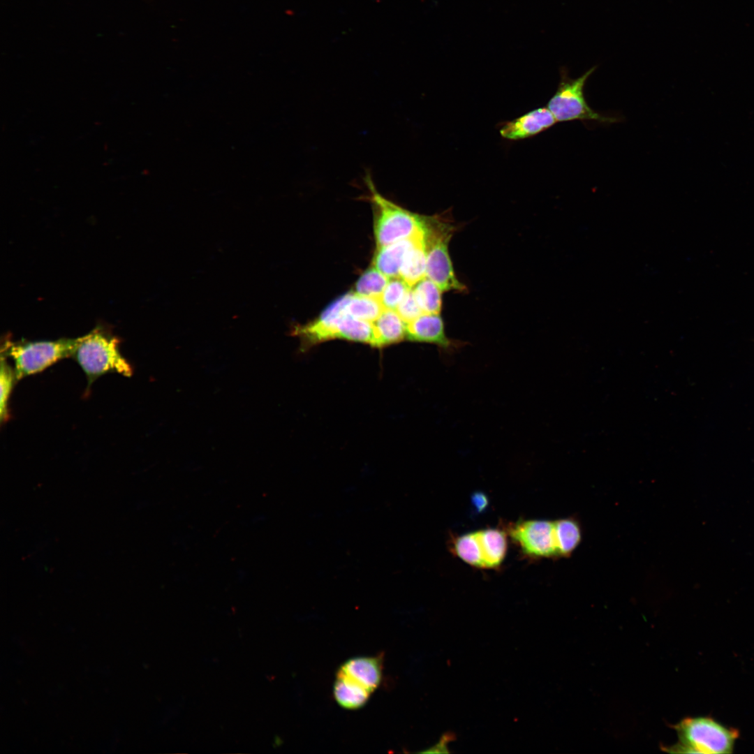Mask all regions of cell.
<instances>
[{
    "label": "cell",
    "mask_w": 754,
    "mask_h": 754,
    "mask_svg": "<svg viewBox=\"0 0 754 754\" xmlns=\"http://www.w3.org/2000/svg\"><path fill=\"white\" fill-rule=\"evenodd\" d=\"M119 339L105 330L96 328L79 337L72 357L84 372L88 387L100 376L117 373L130 377L133 370L119 349Z\"/></svg>",
    "instance_id": "cell-1"
},
{
    "label": "cell",
    "mask_w": 754,
    "mask_h": 754,
    "mask_svg": "<svg viewBox=\"0 0 754 754\" xmlns=\"http://www.w3.org/2000/svg\"><path fill=\"white\" fill-rule=\"evenodd\" d=\"M373 207L377 248L411 237L424 230L426 216L410 212L379 193L369 172L364 177Z\"/></svg>",
    "instance_id": "cell-2"
},
{
    "label": "cell",
    "mask_w": 754,
    "mask_h": 754,
    "mask_svg": "<svg viewBox=\"0 0 754 754\" xmlns=\"http://www.w3.org/2000/svg\"><path fill=\"white\" fill-rule=\"evenodd\" d=\"M674 727L679 740L667 748L672 753L728 754L739 737L737 730L710 716L686 718Z\"/></svg>",
    "instance_id": "cell-3"
},
{
    "label": "cell",
    "mask_w": 754,
    "mask_h": 754,
    "mask_svg": "<svg viewBox=\"0 0 754 754\" xmlns=\"http://www.w3.org/2000/svg\"><path fill=\"white\" fill-rule=\"evenodd\" d=\"M424 230L427 253L426 276L433 281L442 292H465L467 288L455 274L448 250V244L456 227L446 217L426 216Z\"/></svg>",
    "instance_id": "cell-4"
},
{
    "label": "cell",
    "mask_w": 754,
    "mask_h": 754,
    "mask_svg": "<svg viewBox=\"0 0 754 754\" xmlns=\"http://www.w3.org/2000/svg\"><path fill=\"white\" fill-rule=\"evenodd\" d=\"M78 341L79 338L37 341L6 340L1 346V355L13 360L16 378L20 380L72 357Z\"/></svg>",
    "instance_id": "cell-5"
},
{
    "label": "cell",
    "mask_w": 754,
    "mask_h": 754,
    "mask_svg": "<svg viewBox=\"0 0 754 754\" xmlns=\"http://www.w3.org/2000/svg\"><path fill=\"white\" fill-rule=\"evenodd\" d=\"M596 68L597 66H594L581 76L574 79L569 76L567 68H561V80L558 89L547 104V108L556 121L579 120L603 124L620 121L617 117L605 115L593 110L586 102L584 93V86Z\"/></svg>",
    "instance_id": "cell-6"
},
{
    "label": "cell",
    "mask_w": 754,
    "mask_h": 754,
    "mask_svg": "<svg viewBox=\"0 0 754 754\" xmlns=\"http://www.w3.org/2000/svg\"><path fill=\"white\" fill-rule=\"evenodd\" d=\"M508 533L526 556L536 559L559 557L552 521H518L509 526Z\"/></svg>",
    "instance_id": "cell-7"
},
{
    "label": "cell",
    "mask_w": 754,
    "mask_h": 754,
    "mask_svg": "<svg viewBox=\"0 0 754 754\" xmlns=\"http://www.w3.org/2000/svg\"><path fill=\"white\" fill-rule=\"evenodd\" d=\"M350 292L341 295L332 302L313 321L303 325H295L292 330V335L297 336L301 341L302 350L322 342L335 339L338 323L342 316L346 313V305Z\"/></svg>",
    "instance_id": "cell-8"
},
{
    "label": "cell",
    "mask_w": 754,
    "mask_h": 754,
    "mask_svg": "<svg viewBox=\"0 0 754 754\" xmlns=\"http://www.w3.org/2000/svg\"><path fill=\"white\" fill-rule=\"evenodd\" d=\"M406 339L435 344L447 352H452L464 345L463 342L447 337L443 318L436 313H422L407 323Z\"/></svg>",
    "instance_id": "cell-9"
},
{
    "label": "cell",
    "mask_w": 754,
    "mask_h": 754,
    "mask_svg": "<svg viewBox=\"0 0 754 754\" xmlns=\"http://www.w3.org/2000/svg\"><path fill=\"white\" fill-rule=\"evenodd\" d=\"M556 122L555 117L547 107L540 108L505 123L500 130V134L505 139L522 140L548 129Z\"/></svg>",
    "instance_id": "cell-10"
},
{
    "label": "cell",
    "mask_w": 754,
    "mask_h": 754,
    "mask_svg": "<svg viewBox=\"0 0 754 754\" xmlns=\"http://www.w3.org/2000/svg\"><path fill=\"white\" fill-rule=\"evenodd\" d=\"M337 674L350 679L372 693L380 683L381 658L379 657L350 658L341 665Z\"/></svg>",
    "instance_id": "cell-11"
},
{
    "label": "cell",
    "mask_w": 754,
    "mask_h": 754,
    "mask_svg": "<svg viewBox=\"0 0 754 754\" xmlns=\"http://www.w3.org/2000/svg\"><path fill=\"white\" fill-rule=\"evenodd\" d=\"M424 232V230L411 237L377 248L373 266L388 278L399 276L406 253Z\"/></svg>",
    "instance_id": "cell-12"
},
{
    "label": "cell",
    "mask_w": 754,
    "mask_h": 754,
    "mask_svg": "<svg viewBox=\"0 0 754 754\" xmlns=\"http://www.w3.org/2000/svg\"><path fill=\"white\" fill-rule=\"evenodd\" d=\"M374 347L382 348L406 339V323L394 310L385 309L373 323Z\"/></svg>",
    "instance_id": "cell-13"
},
{
    "label": "cell",
    "mask_w": 754,
    "mask_h": 754,
    "mask_svg": "<svg viewBox=\"0 0 754 754\" xmlns=\"http://www.w3.org/2000/svg\"><path fill=\"white\" fill-rule=\"evenodd\" d=\"M482 552L484 568H495L499 566L507 552L506 533L498 528H485L476 531Z\"/></svg>",
    "instance_id": "cell-14"
},
{
    "label": "cell",
    "mask_w": 754,
    "mask_h": 754,
    "mask_svg": "<svg viewBox=\"0 0 754 754\" xmlns=\"http://www.w3.org/2000/svg\"><path fill=\"white\" fill-rule=\"evenodd\" d=\"M426 269L427 253L424 232L406 253L399 276L411 288L426 276Z\"/></svg>",
    "instance_id": "cell-15"
},
{
    "label": "cell",
    "mask_w": 754,
    "mask_h": 754,
    "mask_svg": "<svg viewBox=\"0 0 754 754\" xmlns=\"http://www.w3.org/2000/svg\"><path fill=\"white\" fill-rule=\"evenodd\" d=\"M333 693L341 707L347 709H357L367 702L371 693L350 679L337 674Z\"/></svg>",
    "instance_id": "cell-16"
},
{
    "label": "cell",
    "mask_w": 754,
    "mask_h": 754,
    "mask_svg": "<svg viewBox=\"0 0 754 754\" xmlns=\"http://www.w3.org/2000/svg\"><path fill=\"white\" fill-rule=\"evenodd\" d=\"M335 339L360 342L374 347L373 323L345 314L339 322Z\"/></svg>",
    "instance_id": "cell-17"
},
{
    "label": "cell",
    "mask_w": 754,
    "mask_h": 754,
    "mask_svg": "<svg viewBox=\"0 0 754 754\" xmlns=\"http://www.w3.org/2000/svg\"><path fill=\"white\" fill-rule=\"evenodd\" d=\"M554 526L559 557L568 556L581 542L580 526L572 518L554 521Z\"/></svg>",
    "instance_id": "cell-18"
},
{
    "label": "cell",
    "mask_w": 754,
    "mask_h": 754,
    "mask_svg": "<svg viewBox=\"0 0 754 754\" xmlns=\"http://www.w3.org/2000/svg\"><path fill=\"white\" fill-rule=\"evenodd\" d=\"M414 297L423 313L440 314L442 310V290L425 276L412 289Z\"/></svg>",
    "instance_id": "cell-19"
},
{
    "label": "cell",
    "mask_w": 754,
    "mask_h": 754,
    "mask_svg": "<svg viewBox=\"0 0 754 754\" xmlns=\"http://www.w3.org/2000/svg\"><path fill=\"white\" fill-rule=\"evenodd\" d=\"M384 307L378 299L369 297L350 292L346 305V313L360 320L373 323L380 315Z\"/></svg>",
    "instance_id": "cell-20"
},
{
    "label": "cell",
    "mask_w": 754,
    "mask_h": 754,
    "mask_svg": "<svg viewBox=\"0 0 754 754\" xmlns=\"http://www.w3.org/2000/svg\"><path fill=\"white\" fill-rule=\"evenodd\" d=\"M453 552L465 563L484 568V562L476 531L467 533L455 538Z\"/></svg>",
    "instance_id": "cell-21"
},
{
    "label": "cell",
    "mask_w": 754,
    "mask_h": 754,
    "mask_svg": "<svg viewBox=\"0 0 754 754\" xmlns=\"http://www.w3.org/2000/svg\"><path fill=\"white\" fill-rule=\"evenodd\" d=\"M388 281L387 276L373 266L360 276L355 284V293L379 300Z\"/></svg>",
    "instance_id": "cell-22"
},
{
    "label": "cell",
    "mask_w": 754,
    "mask_h": 754,
    "mask_svg": "<svg viewBox=\"0 0 754 754\" xmlns=\"http://www.w3.org/2000/svg\"><path fill=\"white\" fill-rule=\"evenodd\" d=\"M0 384H1V400H0V420L5 422L8 417V406L13 388L16 383L17 378L14 367L13 368L7 362V357L1 355L0 367Z\"/></svg>",
    "instance_id": "cell-23"
},
{
    "label": "cell",
    "mask_w": 754,
    "mask_h": 754,
    "mask_svg": "<svg viewBox=\"0 0 754 754\" xmlns=\"http://www.w3.org/2000/svg\"><path fill=\"white\" fill-rule=\"evenodd\" d=\"M411 287L399 276L388 281L379 300L385 309L396 311Z\"/></svg>",
    "instance_id": "cell-24"
},
{
    "label": "cell",
    "mask_w": 754,
    "mask_h": 754,
    "mask_svg": "<svg viewBox=\"0 0 754 754\" xmlns=\"http://www.w3.org/2000/svg\"><path fill=\"white\" fill-rule=\"evenodd\" d=\"M396 311L406 324L423 313L411 289L399 303Z\"/></svg>",
    "instance_id": "cell-25"
},
{
    "label": "cell",
    "mask_w": 754,
    "mask_h": 754,
    "mask_svg": "<svg viewBox=\"0 0 754 754\" xmlns=\"http://www.w3.org/2000/svg\"><path fill=\"white\" fill-rule=\"evenodd\" d=\"M455 736L453 733L446 732L443 734L439 742L436 745L430 748V749L422 751V753H449L447 744Z\"/></svg>",
    "instance_id": "cell-26"
},
{
    "label": "cell",
    "mask_w": 754,
    "mask_h": 754,
    "mask_svg": "<svg viewBox=\"0 0 754 754\" xmlns=\"http://www.w3.org/2000/svg\"><path fill=\"white\" fill-rule=\"evenodd\" d=\"M472 503L474 505L475 508H476L478 512H481L487 507L488 500L483 493L475 492L472 496Z\"/></svg>",
    "instance_id": "cell-27"
}]
</instances>
